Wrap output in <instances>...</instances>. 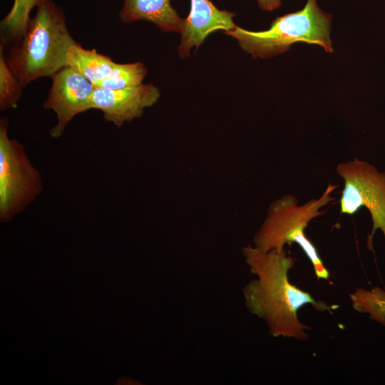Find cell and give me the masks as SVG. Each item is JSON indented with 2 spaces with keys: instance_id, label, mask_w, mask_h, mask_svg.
Returning <instances> with one entry per match:
<instances>
[{
  "instance_id": "obj_1",
  "label": "cell",
  "mask_w": 385,
  "mask_h": 385,
  "mask_svg": "<svg viewBox=\"0 0 385 385\" xmlns=\"http://www.w3.org/2000/svg\"><path fill=\"white\" fill-rule=\"evenodd\" d=\"M242 253L250 272L256 276L242 289L249 312L264 320L274 337L307 340L309 327L299 319L298 310L305 304L318 311L332 312L335 307L317 301L289 282L288 273L294 260L285 249L265 252L248 245Z\"/></svg>"
},
{
  "instance_id": "obj_2",
  "label": "cell",
  "mask_w": 385,
  "mask_h": 385,
  "mask_svg": "<svg viewBox=\"0 0 385 385\" xmlns=\"http://www.w3.org/2000/svg\"><path fill=\"white\" fill-rule=\"evenodd\" d=\"M76 43L63 9L53 0H41L6 58L24 88L39 78L51 77L66 66L67 52Z\"/></svg>"
},
{
  "instance_id": "obj_3",
  "label": "cell",
  "mask_w": 385,
  "mask_h": 385,
  "mask_svg": "<svg viewBox=\"0 0 385 385\" xmlns=\"http://www.w3.org/2000/svg\"><path fill=\"white\" fill-rule=\"evenodd\" d=\"M337 188V185L329 183L319 198H312L302 205L297 197L290 195L274 201L254 236V246L265 252L281 251L285 245L297 243L311 262L317 278L328 279L329 271L304 230L313 219L324 214L322 209L334 200L332 192Z\"/></svg>"
},
{
  "instance_id": "obj_4",
  "label": "cell",
  "mask_w": 385,
  "mask_h": 385,
  "mask_svg": "<svg viewBox=\"0 0 385 385\" xmlns=\"http://www.w3.org/2000/svg\"><path fill=\"white\" fill-rule=\"evenodd\" d=\"M331 19L332 15L321 9L317 0H307L302 10L277 17L267 30L252 31L236 26L225 34L235 38L253 58L273 57L297 42L316 44L332 53Z\"/></svg>"
},
{
  "instance_id": "obj_5",
  "label": "cell",
  "mask_w": 385,
  "mask_h": 385,
  "mask_svg": "<svg viewBox=\"0 0 385 385\" xmlns=\"http://www.w3.org/2000/svg\"><path fill=\"white\" fill-rule=\"evenodd\" d=\"M9 121L0 120V220L7 222L25 210L43 190L40 172L24 145L8 134Z\"/></svg>"
},
{
  "instance_id": "obj_6",
  "label": "cell",
  "mask_w": 385,
  "mask_h": 385,
  "mask_svg": "<svg viewBox=\"0 0 385 385\" xmlns=\"http://www.w3.org/2000/svg\"><path fill=\"white\" fill-rule=\"evenodd\" d=\"M336 172L344 180L341 213L351 215L363 207L370 213L372 230L367 237V247L373 250L372 240L377 230L385 238V172L358 158L339 163Z\"/></svg>"
},
{
  "instance_id": "obj_7",
  "label": "cell",
  "mask_w": 385,
  "mask_h": 385,
  "mask_svg": "<svg viewBox=\"0 0 385 385\" xmlns=\"http://www.w3.org/2000/svg\"><path fill=\"white\" fill-rule=\"evenodd\" d=\"M51 78L52 85L43 108L52 110L56 114L57 123L50 130V135L53 138H58L76 115L90 110L96 86L68 66Z\"/></svg>"
},
{
  "instance_id": "obj_8",
  "label": "cell",
  "mask_w": 385,
  "mask_h": 385,
  "mask_svg": "<svg viewBox=\"0 0 385 385\" xmlns=\"http://www.w3.org/2000/svg\"><path fill=\"white\" fill-rule=\"evenodd\" d=\"M160 96L159 88L153 83L118 90L96 87L90 109L101 111L106 122L119 128L140 117L144 109L156 103Z\"/></svg>"
},
{
  "instance_id": "obj_9",
  "label": "cell",
  "mask_w": 385,
  "mask_h": 385,
  "mask_svg": "<svg viewBox=\"0 0 385 385\" xmlns=\"http://www.w3.org/2000/svg\"><path fill=\"white\" fill-rule=\"evenodd\" d=\"M190 1V12L184 19L178 47L182 58H188L191 48L195 47L197 50L210 34L217 31H229L237 26L233 21L235 13L219 9L210 0Z\"/></svg>"
},
{
  "instance_id": "obj_10",
  "label": "cell",
  "mask_w": 385,
  "mask_h": 385,
  "mask_svg": "<svg viewBox=\"0 0 385 385\" xmlns=\"http://www.w3.org/2000/svg\"><path fill=\"white\" fill-rule=\"evenodd\" d=\"M121 21H149L165 32H180L184 24L170 0H123L119 11Z\"/></svg>"
},
{
  "instance_id": "obj_11",
  "label": "cell",
  "mask_w": 385,
  "mask_h": 385,
  "mask_svg": "<svg viewBox=\"0 0 385 385\" xmlns=\"http://www.w3.org/2000/svg\"><path fill=\"white\" fill-rule=\"evenodd\" d=\"M116 63L95 49H86L78 43L66 54V66L71 67L96 87L112 72Z\"/></svg>"
},
{
  "instance_id": "obj_12",
  "label": "cell",
  "mask_w": 385,
  "mask_h": 385,
  "mask_svg": "<svg viewBox=\"0 0 385 385\" xmlns=\"http://www.w3.org/2000/svg\"><path fill=\"white\" fill-rule=\"evenodd\" d=\"M41 0H14L9 13L1 21L4 43L7 40L16 41L23 35L30 19L31 11Z\"/></svg>"
},
{
  "instance_id": "obj_13",
  "label": "cell",
  "mask_w": 385,
  "mask_h": 385,
  "mask_svg": "<svg viewBox=\"0 0 385 385\" xmlns=\"http://www.w3.org/2000/svg\"><path fill=\"white\" fill-rule=\"evenodd\" d=\"M353 309L369 314L371 320L385 326V291L374 287L371 289L357 288L349 294Z\"/></svg>"
},
{
  "instance_id": "obj_14",
  "label": "cell",
  "mask_w": 385,
  "mask_h": 385,
  "mask_svg": "<svg viewBox=\"0 0 385 385\" xmlns=\"http://www.w3.org/2000/svg\"><path fill=\"white\" fill-rule=\"evenodd\" d=\"M147 68L137 61L131 63H115L111 73L96 87L123 89L140 86L146 76Z\"/></svg>"
},
{
  "instance_id": "obj_15",
  "label": "cell",
  "mask_w": 385,
  "mask_h": 385,
  "mask_svg": "<svg viewBox=\"0 0 385 385\" xmlns=\"http://www.w3.org/2000/svg\"><path fill=\"white\" fill-rule=\"evenodd\" d=\"M4 43L0 46V110L16 107L22 95V86L11 70L4 53Z\"/></svg>"
},
{
  "instance_id": "obj_16",
  "label": "cell",
  "mask_w": 385,
  "mask_h": 385,
  "mask_svg": "<svg viewBox=\"0 0 385 385\" xmlns=\"http://www.w3.org/2000/svg\"><path fill=\"white\" fill-rule=\"evenodd\" d=\"M259 7L267 11L278 9L281 5V0H257Z\"/></svg>"
}]
</instances>
